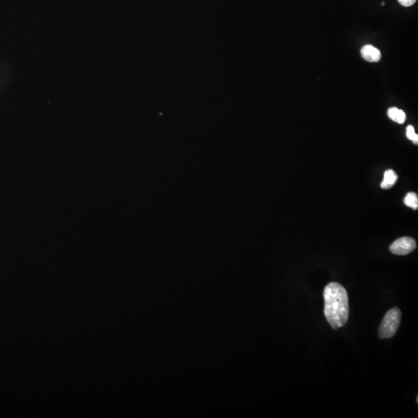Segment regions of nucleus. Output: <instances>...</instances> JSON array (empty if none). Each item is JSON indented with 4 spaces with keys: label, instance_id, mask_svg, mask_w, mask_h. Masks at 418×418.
<instances>
[{
    "label": "nucleus",
    "instance_id": "nucleus-3",
    "mask_svg": "<svg viewBox=\"0 0 418 418\" xmlns=\"http://www.w3.org/2000/svg\"><path fill=\"white\" fill-rule=\"evenodd\" d=\"M416 248V241L413 238L402 237L391 244L389 250L395 255L404 256L413 252Z\"/></svg>",
    "mask_w": 418,
    "mask_h": 418
},
{
    "label": "nucleus",
    "instance_id": "nucleus-10",
    "mask_svg": "<svg viewBox=\"0 0 418 418\" xmlns=\"http://www.w3.org/2000/svg\"><path fill=\"white\" fill-rule=\"evenodd\" d=\"M413 142L415 144H418V136L416 134L415 137L413 139Z\"/></svg>",
    "mask_w": 418,
    "mask_h": 418
},
{
    "label": "nucleus",
    "instance_id": "nucleus-11",
    "mask_svg": "<svg viewBox=\"0 0 418 418\" xmlns=\"http://www.w3.org/2000/svg\"><path fill=\"white\" fill-rule=\"evenodd\" d=\"M382 5H383V6L385 5V3L384 2L382 3Z\"/></svg>",
    "mask_w": 418,
    "mask_h": 418
},
{
    "label": "nucleus",
    "instance_id": "nucleus-8",
    "mask_svg": "<svg viewBox=\"0 0 418 418\" xmlns=\"http://www.w3.org/2000/svg\"><path fill=\"white\" fill-rule=\"evenodd\" d=\"M406 135H407V137L408 138L409 140H411V141H413V138H414L415 136H416L414 128H413V126H407Z\"/></svg>",
    "mask_w": 418,
    "mask_h": 418
},
{
    "label": "nucleus",
    "instance_id": "nucleus-4",
    "mask_svg": "<svg viewBox=\"0 0 418 418\" xmlns=\"http://www.w3.org/2000/svg\"><path fill=\"white\" fill-rule=\"evenodd\" d=\"M362 56L365 60L370 62H377L380 60L381 53L372 45H366L362 49Z\"/></svg>",
    "mask_w": 418,
    "mask_h": 418
},
{
    "label": "nucleus",
    "instance_id": "nucleus-6",
    "mask_svg": "<svg viewBox=\"0 0 418 418\" xmlns=\"http://www.w3.org/2000/svg\"><path fill=\"white\" fill-rule=\"evenodd\" d=\"M388 116L393 121L396 122L399 124L404 123L406 119H407L405 113L403 110H400L397 108H389V111H388Z\"/></svg>",
    "mask_w": 418,
    "mask_h": 418
},
{
    "label": "nucleus",
    "instance_id": "nucleus-5",
    "mask_svg": "<svg viewBox=\"0 0 418 418\" xmlns=\"http://www.w3.org/2000/svg\"><path fill=\"white\" fill-rule=\"evenodd\" d=\"M397 181V174L393 170H387L384 173V178H383V181H382L380 186H381L382 188L385 189V190L389 189L395 184Z\"/></svg>",
    "mask_w": 418,
    "mask_h": 418
},
{
    "label": "nucleus",
    "instance_id": "nucleus-9",
    "mask_svg": "<svg viewBox=\"0 0 418 418\" xmlns=\"http://www.w3.org/2000/svg\"><path fill=\"white\" fill-rule=\"evenodd\" d=\"M399 3L404 7H410L416 3V0H398Z\"/></svg>",
    "mask_w": 418,
    "mask_h": 418
},
{
    "label": "nucleus",
    "instance_id": "nucleus-7",
    "mask_svg": "<svg viewBox=\"0 0 418 418\" xmlns=\"http://www.w3.org/2000/svg\"><path fill=\"white\" fill-rule=\"evenodd\" d=\"M404 204L407 206L416 210L418 208V198L416 194L413 192L408 193L404 199Z\"/></svg>",
    "mask_w": 418,
    "mask_h": 418
},
{
    "label": "nucleus",
    "instance_id": "nucleus-1",
    "mask_svg": "<svg viewBox=\"0 0 418 418\" xmlns=\"http://www.w3.org/2000/svg\"><path fill=\"white\" fill-rule=\"evenodd\" d=\"M325 315L333 329L344 326L349 318V297L347 291L339 283L331 282L324 291Z\"/></svg>",
    "mask_w": 418,
    "mask_h": 418
},
{
    "label": "nucleus",
    "instance_id": "nucleus-2",
    "mask_svg": "<svg viewBox=\"0 0 418 418\" xmlns=\"http://www.w3.org/2000/svg\"><path fill=\"white\" fill-rule=\"evenodd\" d=\"M402 313L398 308L388 311L379 327V336L381 339H389L397 333L401 324Z\"/></svg>",
    "mask_w": 418,
    "mask_h": 418
}]
</instances>
